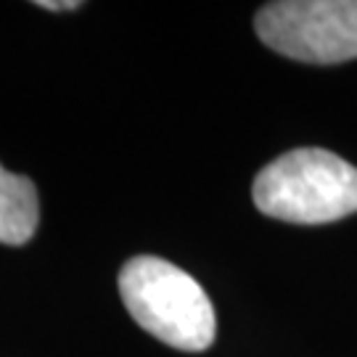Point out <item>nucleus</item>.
<instances>
[{
    "mask_svg": "<svg viewBox=\"0 0 357 357\" xmlns=\"http://www.w3.org/2000/svg\"><path fill=\"white\" fill-rule=\"evenodd\" d=\"M119 296L143 331L165 344L183 352H202L215 342V307L206 291L167 259H128L119 270Z\"/></svg>",
    "mask_w": 357,
    "mask_h": 357,
    "instance_id": "obj_1",
    "label": "nucleus"
},
{
    "mask_svg": "<svg viewBox=\"0 0 357 357\" xmlns=\"http://www.w3.org/2000/svg\"><path fill=\"white\" fill-rule=\"evenodd\" d=\"M252 196L262 215L283 222H333L357 212V167L323 149H294L257 175Z\"/></svg>",
    "mask_w": 357,
    "mask_h": 357,
    "instance_id": "obj_2",
    "label": "nucleus"
},
{
    "mask_svg": "<svg viewBox=\"0 0 357 357\" xmlns=\"http://www.w3.org/2000/svg\"><path fill=\"white\" fill-rule=\"evenodd\" d=\"M255 26L270 51L294 61L357 59V0H278L257 11Z\"/></svg>",
    "mask_w": 357,
    "mask_h": 357,
    "instance_id": "obj_3",
    "label": "nucleus"
},
{
    "mask_svg": "<svg viewBox=\"0 0 357 357\" xmlns=\"http://www.w3.org/2000/svg\"><path fill=\"white\" fill-rule=\"evenodd\" d=\"M40 220L38 188L26 175H13L0 165V243H26Z\"/></svg>",
    "mask_w": 357,
    "mask_h": 357,
    "instance_id": "obj_4",
    "label": "nucleus"
},
{
    "mask_svg": "<svg viewBox=\"0 0 357 357\" xmlns=\"http://www.w3.org/2000/svg\"><path fill=\"white\" fill-rule=\"evenodd\" d=\"M82 3L79 0H66V3H56V0H38V8H45V11H75Z\"/></svg>",
    "mask_w": 357,
    "mask_h": 357,
    "instance_id": "obj_5",
    "label": "nucleus"
}]
</instances>
